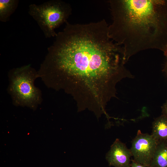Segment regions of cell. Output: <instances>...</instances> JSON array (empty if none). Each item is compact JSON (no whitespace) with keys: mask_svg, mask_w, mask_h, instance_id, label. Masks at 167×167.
Listing matches in <instances>:
<instances>
[{"mask_svg":"<svg viewBox=\"0 0 167 167\" xmlns=\"http://www.w3.org/2000/svg\"><path fill=\"white\" fill-rule=\"evenodd\" d=\"M157 141L151 135L142 133L139 130L131 142L130 149L134 160L146 167H149Z\"/></svg>","mask_w":167,"mask_h":167,"instance_id":"obj_5","label":"cell"},{"mask_svg":"<svg viewBox=\"0 0 167 167\" xmlns=\"http://www.w3.org/2000/svg\"><path fill=\"white\" fill-rule=\"evenodd\" d=\"M132 162L130 164V167H146L135 161L134 160H131Z\"/></svg>","mask_w":167,"mask_h":167,"instance_id":"obj_12","label":"cell"},{"mask_svg":"<svg viewBox=\"0 0 167 167\" xmlns=\"http://www.w3.org/2000/svg\"><path fill=\"white\" fill-rule=\"evenodd\" d=\"M70 5L60 0H52L29 6L28 13L35 20L46 38L55 36V29L64 23L71 14Z\"/></svg>","mask_w":167,"mask_h":167,"instance_id":"obj_4","label":"cell"},{"mask_svg":"<svg viewBox=\"0 0 167 167\" xmlns=\"http://www.w3.org/2000/svg\"><path fill=\"white\" fill-rule=\"evenodd\" d=\"M18 0H0V21L6 22L9 21L10 16L16 9Z\"/></svg>","mask_w":167,"mask_h":167,"instance_id":"obj_9","label":"cell"},{"mask_svg":"<svg viewBox=\"0 0 167 167\" xmlns=\"http://www.w3.org/2000/svg\"><path fill=\"white\" fill-rule=\"evenodd\" d=\"M109 35L123 47L126 62L150 49L167 47V0H110Z\"/></svg>","mask_w":167,"mask_h":167,"instance_id":"obj_2","label":"cell"},{"mask_svg":"<svg viewBox=\"0 0 167 167\" xmlns=\"http://www.w3.org/2000/svg\"><path fill=\"white\" fill-rule=\"evenodd\" d=\"M131 156L130 149L117 139L111 146L106 155V158L110 166L130 167Z\"/></svg>","mask_w":167,"mask_h":167,"instance_id":"obj_6","label":"cell"},{"mask_svg":"<svg viewBox=\"0 0 167 167\" xmlns=\"http://www.w3.org/2000/svg\"><path fill=\"white\" fill-rule=\"evenodd\" d=\"M162 114L167 118V100L161 107Z\"/></svg>","mask_w":167,"mask_h":167,"instance_id":"obj_10","label":"cell"},{"mask_svg":"<svg viewBox=\"0 0 167 167\" xmlns=\"http://www.w3.org/2000/svg\"><path fill=\"white\" fill-rule=\"evenodd\" d=\"M55 37L39 76L49 87L71 95L79 112H105L108 102L116 97L118 83L134 77L125 66L123 47L110 37L104 19L86 24L67 22Z\"/></svg>","mask_w":167,"mask_h":167,"instance_id":"obj_1","label":"cell"},{"mask_svg":"<svg viewBox=\"0 0 167 167\" xmlns=\"http://www.w3.org/2000/svg\"><path fill=\"white\" fill-rule=\"evenodd\" d=\"M151 135L157 141L167 140V118L165 116L162 114L154 121Z\"/></svg>","mask_w":167,"mask_h":167,"instance_id":"obj_8","label":"cell"},{"mask_svg":"<svg viewBox=\"0 0 167 167\" xmlns=\"http://www.w3.org/2000/svg\"><path fill=\"white\" fill-rule=\"evenodd\" d=\"M164 55L166 57V62L163 71L167 75V47L164 52Z\"/></svg>","mask_w":167,"mask_h":167,"instance_id":"obj_11","label":"cell"},{"mask_svg":"<svg viewBox=\"0 0 167 167\" xmlns=\"http://www.w3.org/2000/svg\"><path fill=\"white\" fill-rule=\"evenodd\" d=\"M149 167H167V140L157 141Z\"/></svg>","mask_w":167,"mask_h":167,"instance_id":"obj_7","label":"cell"},{"mask_svg":"<svg viewBox=\"0 0 167 167\" xmlns=\"http://www.w3.org/2000/svg\"><path fill=\"white\" fill-rule=\"evenodd\" d=\"M9 75V91L15 104L34 108L41 102V91L34 83L38 74L30 65L12 69Z\"/></svg>","mask_w":167,"mask_h":167,"instance_id":"obj_3","label":"cell"}]
</instances>
